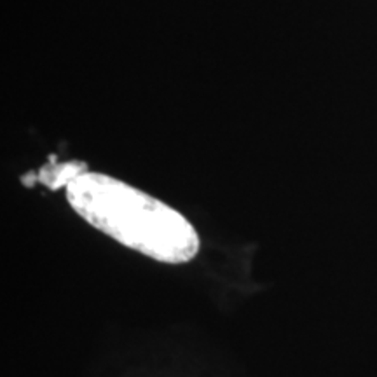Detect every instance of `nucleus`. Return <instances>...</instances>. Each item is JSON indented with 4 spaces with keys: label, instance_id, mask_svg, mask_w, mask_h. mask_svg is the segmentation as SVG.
I'll return each mask as SVG.
<instances>
[{
    "label": "nucleus",
    "instance_id": "2",
    "mask_svg": "<svg viewBox=\"0 0 377 377\" xmlns=\"http://www.w3.org/2000/svg\"><path fill=\"white\" fill-rule=\"evenodd\" d=\"M88 172V166L81 161H68V163H60V165H48L35 175V180L44 183L45 187L58 191L61 187L67 189L68 183L74 182L79 175Z\"/></svg>",
    "mask_w": 377,
    "mask_h": 377
},
{
    "label": "nucleus",
    "instance_id": "1",
    "mask_svg": "<svg viewBox=\"0 0 377 377\" xmlns=\"http://www.w3.org/2000/svg\"><path fill=\"white\" fill-rule=\"evenodd\" d=\"M79 217L117 243L163 264H185L199 236L182 213L114 176L88 170L65 189Z\"/></svg>",
    "mask_w": 377,
    "mask_h": 377
}]
</instances>
